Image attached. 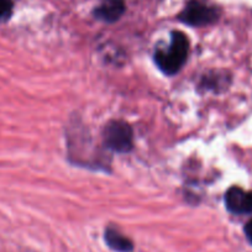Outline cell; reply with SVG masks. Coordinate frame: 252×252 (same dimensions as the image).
Instances as JSON below:
<instances>
[{"label": "cell", "instance_id": "cell-1", "mask_svg": "<svg viewBox=\"0 0 252 252\" xmlns=\"http://www.w3.org/2000/svg\"><path fill=\"white\" fill-rule=\"evenodd\" d=\"M189 42L184 33L176 31L172 33L171 46L167 51H158L155 55L157 66L167 74H174L182 68L188 56Z\"/></svg>", "mask_w": 252, "mask_h": 252}, {"label": "cell", "instance_id": "cell-2", "mask_svg": "<svg viewBox=\"0 0 252 252\" xmlns=\"http://www.w3.org/2000/svg\"><path fill=\"white\" fill-rule=\"evenodd\" d=\"M131 126L125 121H111L104 130V142L110 150L116 152H126L132 147Z\"/></svg>", "mask_w": 252, "mask_h": 252}, {"label": "cell", "instance_id": "cell-3", "mask_svg": "<svg viewBox=\"0 0 252 252\" xmlns=\"http://www.w3.org/2000/svg\"><path fill=\"white\" fill-rule=\"evenodd\" d=\"M219 18V10L199 0H192L179 14V20L190 26H205L215 23Z\"/></svg>", "mask_w": 252, "mask_h": 252}, {"label": "cell", "instance_id": "cell-4", "mask_svg": "<svg viewBox=\"0 0 252 252\" xmlns=\"http://www.w3.org/2000/svg\"><path fill=\"white\" fill-rule=\"evenodd\" d=\"M124 13H125L124 0H103L94 11V15L96 19L105 23H115L123 16Z\"/></svg>", "mask_w": 252, "mask_h": 252}, {"label": "cell", "instance_id": "cell-5", "mask_svg": "<svg viewBox=\"0 0 252 252\" xmlns=\"http://www.w3.org/2000/svg\"><path fill=\"white\" fill-rule=\"evenodd\" d=\"M247 193L239 187H231L225 194L226 208L234 214H246Z\"/></svg>", "mask_w": 252, "mask_h": 252}, {"label": "cell", "instance_id": "cell-6", "mask_svg": "<svg viewBox=\"0 0 252 252\" xmlns=\"http://www.w3.org/2000/svg\"><path fill=\"white\" fill-rule=\"evenodd\" d=\"M105 241L110 249L118 252H131L134 249L131 240L124 236L115 229H108L105 231Z\"/></svg>", "mask_w": 252, "mask_h": 252}, {"label": "cell", "instance_id": "cell-7", "mask_svg": "<svg viewBox=\"0 0 252 252\" xmlns=\"http://www.w3.org/2000/svg\"><path fill=\"white\" fill-rule=\"evenodd\" d=\"M13 13V1L11 0H0V23L6 21Z\"/></svg>", "mask_w": 252, "mask_h": 252}, {"label": "cell", "instance_id": "cell-8", "mask_svg": "<svg viewBox=\"0 0 252 252\" xmlns=\"http://www.w3.org/2000/svg\"><path fill=\"white\" fill-rule=\"evenodd\" d=\"M245 234H246L247 240L252 244V220H250L245 226Z\"/></svg>", "mask_w": 252, "mask_h": 252}, {"label": "cell", "instance_id": "cell-9", "mask_svg": "<svg viewBox=\"0 0 252 252\" xmlns=\"http://www.w3.org/2000/svg\"><path fill=\"white\" fill-rule=\"evenodd\" d=\"M246 213H252V192L247 193L246 199Z\"/></svg>", "mask_w": 252, "mask_h": 252}]
</instances>
